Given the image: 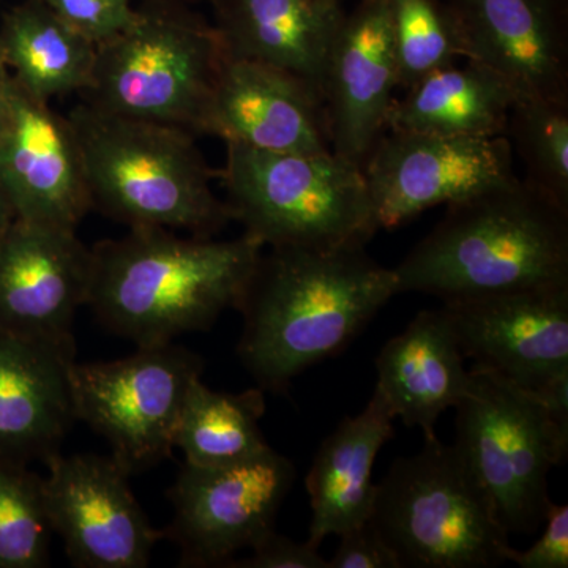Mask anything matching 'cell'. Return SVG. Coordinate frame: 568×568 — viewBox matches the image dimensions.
Here are the masks:
<instances>
[{
	"mask_svg": "<svg viewBox=\"0 0 568 568\" xmlns=\"http://www.w3.org/2000/svg\"><path fill=\"white\" fill-rule=\"evenodd\" d=\"M396 294L394 268L376 263L365 246L271 248L237 306L244 315L239 358L257 387L282 394L342 351Z\"/></svg>",
	"mask_w": 568,
	"mask_h": 568,
	"instance_id": "cell-1",
	"label": "cell"
},
{
	"mask_svg": "<svg viewBox=\"0 0 568 568\" xmlns=\"http://www.w3.org/2000/svg\"><path fill=\"white\" fill-rule=\"evenodd\" d=\"M91 250L85 305L114 334L149 346L207 331L237 310L264 246L245 233L216 241L142 227Z\"/></svg>",
	"mask_w": 568,
	"mask_h": 568,
	"instance_id": "cell-2",
	"label": "cell"
},
{
	"mask_svg": "<svg viewBox=\"0 0 568 568\" xmlns=\"http://www.w3.org/2000/svg\"><path fill=\"white\" fill-rule=\"evenodd\" d=\"M394 272L398 294L443 302L568 286V207L511 179L447 205Z\"/></svg>",
	"mask_w": 568,
	"mask_h": 568,
	"instance_id": "cell-3",
	"label": "cell"
},
{
	"mask_svg": "<svg viewBox=\"0 0 568 568\" xmlns=\"http://www.w3.org/2000/svg\"><path fill=\"white\" fill-rule=\"evenodd\" d=\"M80 144L92 209L130 230L159 227L213 237L233 212L219 200L213 173L178 126L134 121L81 102L67 115Z\"/></svg>",
	"mask_w": 568,
	"mask_h": 568,
	"instance_id": "cell-4",
	"label": "cell"
},
{
	"mask_svg": "<svg viewBox=\"0 0 568 568\" xmlns=\"http://www.w3.org/2000/svg\"><path fill=\"white\" fill-rule=\"evenodd\" d=\"M226 144L220 171L235 222L263 246H365L379 231L362 168L334 152H267Z\"/></svg>",
	"mask_w": 568,
	"mask_h": 568,
	"instance_id": "cell-5",
	"label": "cell"
},
{
	"mask_svg": "<svg viewBox=\"0 0 568 568\" xmlns=\"http://www.w3.org/2000/svg\"><path fill=\"white\" fill-rule=\"evenodd\" d=\"M224 55L213 26L182 3L155 0L97 47L92 84L82 102L119 118L204 133Z\"/></svg>",
	"mask_w": 568,
	"mask_h": 568,
	"instance_id": "cell-6",
	"label": "cell"
},
{
	"mask_svg": "<svg viewBox=\"0 0 568 568\" xmlns=\"http://www.w3.org/2000/svg\"><path fill=\"white\" fill-rule=\"evenodd\" d=\"M369 523L402 568H491L507 562L508 532L457 446L437 437L396 458L376 485Z\"/></svg>",
	"mask_w": 568,
	"mask_h": 568,
	"instance_id": "cell-7",
	"label": "cell"
},
{
	"mask_svg": "<svg viewBox=\"0 0 568 568\" xmlns=\"http://www.w3.org/2000/svg\"><path fill=\"white\" fill-rule=\"evenodd\" d=\"M457 407V440L507 530L532 532L547 517L548 476L568 452V416L541 396L484 369H469Z\"/></svg>",
	"mask_w": 568,
	"mask_h": 568,
	"instance_id": "cell-8",
	"label": "cell"
},
{
	"mask_svg": "<svg viewBox=\"0 0 568 568\" xmlns=\"http://www.w3.org/2000/svg\"><path fill=\"white\" fill-rule=\"evenodd\" d=\"M201 373L200 355L174 342L138 346L119 361L73 362L74 416L110 443L111 457L132 476L173 454L186 395Z\"/></svg>",
	"mask_w": 568,
	"mask_h": 568,
	"instance_id": "cell-9",
	"label": "cell"
},
{
	"mask_svg": "<svg viewBox=\"0 0 568 568\" xmlns=\"http://www.w3.org/2000/svg\"><path fill=\"white\" fill-rule=\"evenodd\" d=\"M294 478L293 463L272 447L234 465L183 463L170 489L174 517L163 538L181 548L182 567H226L235 552L275 532Z\"/></svg>",
	"mask_w": 568,
	"mask_h": 568,
	"instance_id": "cell-10",
	"label": "cell"
},
{
	"mask_svg": "<svg viewBox=\"0 0 568 568\" xmlns=\"http://www.w3.org/2000/svg\"><path fill=\"white\" fill-rule=\"evenodd\" d=\"M474 368L568 406V286L443 302Z\"/></svg>",
	"mask_w": 568,
	"mask_h": 568,
	"instance_id": "cell-11",
	"label": "cell"
},
{
	"mask_svg": "<svg viewBox=\"0 0 568 568\" xmlns=\"http://www.w3.org/2000/svg\"><path fill=\"white\" fill-rule=\"evenodd\" d=\"M379 230H395L518 178L507 136L462 138L387 130L364 166Z\"/></svg>",
	"mask_w": 568,
	"mask_h": 568,
	"instance_id": "cell-12",
	"label": "cell"
},
{
	"mask_svg": "<svg viewBox=\"0 0 568 568\" xmlns=\"http://www.w3.org/2000/svg\"><path fill=\"white\" fill-rule=\"evenodd\" d=\"M41 477L51 530L78 568H144L163 538L130 488V474L114 458L61 452Z\"/></svg>",
	"mask_w": 568,
	"mask_h": 568,
	"instance_id": "cell-13",
	"label": "cell"
},
{
	"mask_svg": "<svg viewBox=\"0 0 568 568\" xmlns=\"http://www.w3.org/2000/svg\"><path fill=\"white\" fill-rule=\"evenodd\" d=\"M91 275L92 250L77 231L14 219L0 242V331L74 346L71 325Z\"/></svg>",
	"mask_w": 568,
	"mask_h": 568,
	"instance_id": "cell-14",
	"label": "cell"
},
{
	"mask_svg": "<svg viewBox=\"0 0 568 568\" xmlns=\"http://www.w3.org/2000/svg\"><path fill=\"white\" fill-rule=\"evenodd\" d=\"M0 183L14 216L24 222L77 231L92 211L70 119L14 80L9 114L0 129Z\"/></svg>",
	"mask_w": 568,
	"mask_h": 568,
	"instance_id": "cell-15",
	"label": "cell"
},
{
	"mask_svg": "<svg viewBox=\"0 0 568 568\" xmlns=\"http://www.w3.org/2000/svg\"><path fill=\"white\" fill-rule=\"evenodd\" d=\"M399 89L388 0H358L345 13L324 81V110L332 152L364 166L387 132Z\"/></svg>",
	"mask_w": 568,
	"mask_h": 568,
	"instance_id": "cell-16",
	"label": "cell"
},
{
	"mask_svg": "<svg viewBox=\"0 0 568 568\" xmlns=\"http://www.w3.org/2000/svg\"><path fill=\"white\" fill-rule=\"evenodd\" d=\"M463 61L488 67L518 95L568 103L567 0H447Z\"/></svg>",
	"mask_w": 568,
	"mask_h": 568,
	"instance_id": "cell-17",
	"label": "cell"
},
{
	"mask_svg": "<svg viewBox=\"0 0 568 568\" xmlns=\"http://www.w3.org/2000/svg\"><path fill=\"white\" fill-rule=\"evenodd\" d=\"M204 134L267 152H331L323 93L287 71L224 55Z\"/></svg>",
	"mask_w": 568,
	"mask_h": 568,
	"instance_id": "cell-18",
	"label": "cell"
},
{
	"mask_svg": "<svg viewBox=\"0 0 568 568\" xmlns=\"http://www.w3.org/2000/svg\"><path fill=\"white\" fill-rule=\"evenodd\" d=\"M73 362L74 346L0 331V463L29 467L59 454L77 422Z\"/></svg>",
	"mask_w": 568,
	"mask_h": 568,
	"instance_id": "cell-19",
	"label": "cell"
},
{
	"mask_svg": "<svg viewBox=\"0 0 568 568\" xmlns=\"http://www.w3.org/2000/svg\"><path fill=\"white\" fill-rule=\"evenodd\" d=\"M227 58L287 71L324 97L325 71L345 11L320 0H207Z\"/></svg>",
	"mask_w": 568,
	"mask_h": 568,
	"instance_id": "cell-20",
	"label": "cell"
},
{
	"mask_svg": "<svg viewBox=\"0 0 568 568\" xmlns=\"http://www.w3.org/2000/svg\"><path fill=\"white\" fill-rule=\"evenodd\" d=\"M465 361L443 310H426L377 355L375 390L407 428L435 439L437 420L469 386Z\"/></svg>",
	"mask_w": 568,
	"mask_h": 568,
	"instance_id": "cell-21",
	"label": "cell"
},
{
	"mask_svg": "<svg viewBox=\"0 0 568 568\" xmlns=\"http://www.w3.org/2000/svg\"><path fill=\"white\" fill-rule=\"evenodd\" d=\"M394 414L379 392L358 416L346 417L324 440L305 478L312 506L308 544L342 537L369 521L375 507L373 467L394 436Z\"/></svg>",
	"mask_w": 568,
	"mask_h": 568,
	"instance_id": "cell-22",
	"label": "cell"
},
{
	"mask_svg": "<svg viewBox=\"0 0 568 568\" xmlns=\"http://www.w3.org/2000/svg\"><path fill=\"white\" fill-rule=\"evenodd\" d=\"M518 93L480 63L444 67L422 78L394 100L387 130L440 136H506Z\"/></svg>",
	"mask_w": 568,
	"mask_h": 568,
	"instance_id": "cell-23",
	"label": "cell"
},
{
	"mask_svg": "<svg viewBox=\"0 0 568 568\" xmlns=\"http://www.w3.org/2000/svg\"><path fill=\"white\" fill-rule=\"evenodd\" d=\"M0 58L21 89L50 103L58 97L89 91L97 44L73 31L40 0H28L3 17Z\"/></svg>",
	"mask_w": 568,
	"mask_h": 568,
	"instance_id": "cell-24",
	"label": "cell"
},
{
	"mask_svg": "<svg viewBox=\"0 0 568 568\" xmlns=\"http://www.w3.org/2000/svg\"><path fill=\"white\" fill-rule=\"evenodd\" d=\"M265 413L264 390L242 394L215 392L196 379L186 395L175 432L174 448L193 466H226L267 450L261 418Z\"/></svg>",
	"mask_w": 568,
	"mask_h": 568,
	"instance_id": "cell-25",
	"label": "cell"
},
{
	"mask_svg": "<svg viewBox=\"0 0 568 568\" xmlns=\"http://www.w3.org/2000/svg\"><path fill=\"white\" fill-rule=\"evenodd\" d=\"M507 140L526 168V181L568 207V103L519 95Z\"/></svg>",
	"mask_w": 568,
	"mask_h": 568,
	"instance_id": "cell-26",
	"label": "cell"
},
{
	"mask_svg": "<svg viewBox=\"0 0 568 568\" xmlns=\"http://www.w3.org/2000/svg\"><path fill=\"white\" fill-rule=\"evenodd\" d=\"M399 89L465 59L457 22L444 0H388Z\"/></svg>",
	"mask_w": 568,
	"mask_h": 568,
	"instance_id": "cell-27",
	"label": "cell"
},
{
	"mask_svg": "<svg viewBox=\"0 0 568 568\" xmlns=\"http://www.w3.org/2000/svg\"><path fill=\"white\" fill-rule=\"evenodd\" d=\"M51 534L41 477L0 463V568L47 567Z\"/></svg>",
	"mask_w": 568,
	"mask_h": 568,
	"instance_id": "cell-28",
	"label": "cell"
},
{
	"mask_svg": "<svg viewBox=\"0 0 568 568\" xmlns=\"http://www.w3.org/2000/svg\"><path fill=\"white\" fill-rule=\"evenodd\" d=\"M73 31L93 44L104 43L132 24L136 0H40Z\"/></svg>",
	"mask_w": 568,
	"mask_h": 568,
	"instance_id": "cell-29",
	"label": "cell"
},
{
	"mask_svg": "<svg viewBox=\"0 0 568 568\" xmlns=\"http://www.w3.org/2000/svg\"><path fill=\"white\" fill-rule=\"evenodd\" d=\"M544 523V534L536 544L526 551L510 547L507 562H515L521 568L568 567V507L551 503Z\"/></svg>",
	"mask_w": 568,
	"mask_h": 568,
	"instance_id": "cell-30",
	"label": "cell"
},
{
	"mask_svg": "<svg viewBox=\"0 0 568 568\" xmlns=\"http://www.w3.org/2000/svg\"><path fill=\"white\" fill-rule=\"evenodd\" d=\"M339 540L327 568H402L395 552L369 521L343 534Z\"/></svg>",
	"mask_w": 568,
	"mask_h": 568,
	"instance_id": "cell-31",
	"label": "cell"
},
{
	"mask_svg": "<svg viewBox=\"0 0 568 568\" xmlns=\"http://www.w3.org/2000/svg\"><path fill=\"white\" fill-rule=\"evenodd\" d=\"M252 556L231 560V568H327V560L308 541L297 544L291 538L268 534L252 548Z\"/></svg>",
	"mask_w": 568,
	"mask_h": 568,
	"instance_id": "cell-32",
	"label": "cell"
},
{
	"mask_svg": "<svg viewBox=\"0 0 568 568\" xmlns=\"http://www.w3.org/2000/svg\"><path fill=\"white\" fill-rule=\"evenodd\" d=\"M11 92H13V78L6 62L0 58V129L9 114Z\"/></svg>",
	"mask_w": 568,
	"mask_h": 568,
	"instance_id": "cell-33",
	"label": "cell"
},
{
	"mask_svg": "<svg viewBox=\"0 0 568 568\" xmlns=\"http://www.w3.org/2000/svg\"><path fill=\"white\" fill-rule=\"evenodd\" d=\"M14 219H17V216H14L9 196H7L6 190H3L2 183H0V242L6 237L7 231H9Z\"/></svg>",
	"mask_w": 568,
	"mask_h": 568,
	"instance_id": "cell-34",
	"label": "cell"
},
{
	"mask_svg": "<svg viewBox=\"0 0 568 568\" xmlns=\"http://www.w3.org/2000/svg\"><path fill=\"white\" fill-rule=\"evenodd\" d=\"M168 2L182 3V6H185V3L201 2V0H168Z\"/></svg>",
	"mask_w": 568,
	"mask_h": 568,
	"instance_id": "cell-35",
	"label": "cell"
},
{
	"mask_svg": "<svg viewBox=\"0 0 568 568\" xmlns=\"http://www.w3.org/2000/svg\"><path fill=\"white\" fill-rule=\"evenodd\" d=\"M320 2H325V3H339V0H320Z\"/></svg>",
	"mask_w": 568,
	"mask_h": 568,
	"instance_id": "cell-36",
	"label": "cell"
}]
</instances>
